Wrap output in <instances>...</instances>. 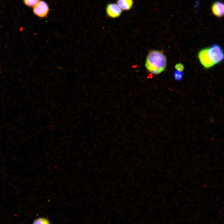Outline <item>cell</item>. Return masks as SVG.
<instances>
[{"label": "cell", "instance_id": "obj_3", "mask_svg": "<svg viewBox=\"0 0 224 224\" xmlns=\"http://www.w3.org/2000/svg\"><path fill=\"white\" fill-rule=\"evenodd\" d=\"M33 10L35 15L40 17L44 18L48 15L49 9L48 4L45 2L40 1L34 7Z\"/></svg>", "mask_w": 224, "mask_h": 224}, {"label": "cell", "instance_id": "obj_4", "mask_svg": "<svg viewBox=\"0 0 224 224\" xmlns=\"http://www.w3.org/2000/svg\"><path fill=\"white\" fill-rule=\"evenodd\" d=\"M122 12V10L116 3H109L106 7V14L110 18H118L121 15Z\"/></svg>", "mask_w": 224, "mask_h": 224}, {"label": "cell", "instance_id": "obj_8", "mask_svg": "<svg viewBox=\"0 0 224 224\" xmlns=\"http://www.w3.org/2000/svg\"><path fill=\"white\" fill-rule=\"evenodd\" d=\"M184 73L183 72H180L177 70L175 71L173 73V76L175 79L177 81L181 80L183 77Z\"/></svg>", "mask_w": 224, "mask_h": 224}, {"label": "cell", "instance_id": "obj_6", "mask_svg": "<svg viewBox=\"0 0 224 224\" xmlns=\"http://www.w3.org/2000/svg\"><path fill=\"white\" fill-rule=\"evenodd\" d=\"M116 3L122 11H128L132 7L133 0H117Z\"/></svg>", "mask_w": 224, "mask_h": 224}, {"label": "cell", "instance_id": "obj_9", "mask_svg": "<svg viewBox=\"0 0 224 224\" xmlns=\"http://www.w3.org/2000/svg\"><path fill=\"white\" fill-rule=\"evenodd\" d=\"M23 1L25 5L29 7H34L40 1V0H23Z\"/></svg>", "mask_w": 224, "mask_h": 224}, {"label": "cell", "instance_id": "obj_10", "mask_svg": "<svg viewBox=\"0 0 224 224\" xmlns=\"http://www.w3.org/2000/svg\"><path fill=\"white\" fill-rule=\"evenodd\" d=\"M175 68L177 71L180 72H183L184 69V67L182 63H179L176 64L175 66Z\"/></svg>", "mask_w": 224, "mask_h": 224}, {"label": "cell", "instance_id": "obj_1", "mask_svg": "<svg viewBox=\"0 0 224 224\" xmlns=\"http://www.w3.org/2000/svg\"><path fill=\"white\" fill-rule=\"evenodd\" d=\"M198 58L204 67L209 68L223 60V52L220 46L214 44L200 50L198 54Z\"/></svg>", "mask_w": 224, "mask_h": 224}, {"label": "cell", "instance_id": "obj_7", "mask_svg": "<svg viewBox=\"0 0 224 224\" xmlns=\"http://www.w3.org/2000/svg\"><path fill=\"white\" fill-rule=\"evenodd\" d=\"M32 224H50V222L47 218L39 217L35 220Z\"/></svg>", "mask_w": 224, "mask_h": 224}, {"label": "cell", "instance_id": "obj_2", "mask_svg": "<svg viewBox=\"0 0 224 224\" xmlns=\"http://www.w3.org/2000/svg\"><path fill=\"white\" fill-rule=\"evenodd\" d=\"M166 64V58L163 52L156 50L149 51L145 63V67L149 72L159 74L165 70Z\"/></svg>", "mask_w": 224, "mask_h": 224}, {"label": "cell", "instance_id": "obj_5", "mask_svg": "<svg viewBox=\"0 0 224 224\" xmlns=\"http://www.w3.org/2000/svg\"><path fill=\"white\" fill-rule=\"evenodd\" d=\"M212 14L218 17H221L224 15V5L221 2L217 1L214 2L211 6Z\"/></svg>", "mask_w": 224, "mask_h": 224}]
</instances>
